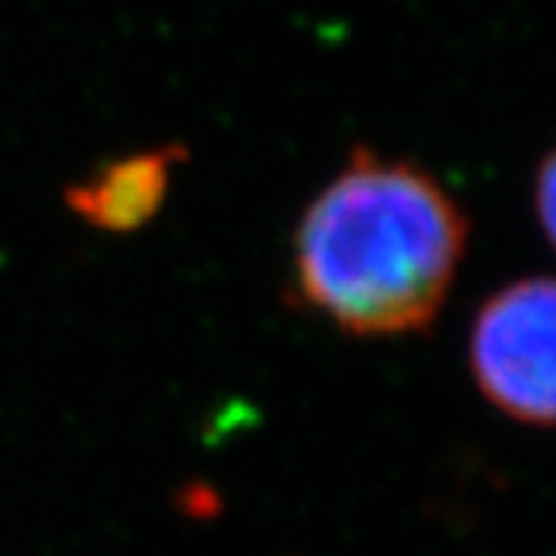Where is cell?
<instances>
[{
	"mask_svg": "<svg viewBox=\"0 0 556 556\" xmlns=\"http://www.w3.org/2000/svg\"><path fill=\"white\" fill-rule=\"evenodd\" d=\"M535 207H538V219H541V232L544 239H554V211H556V177H554V159L541 161V170H538L535 179Z\"/></svg>",
	"mask_w": 556,
	"mask_h": 556,
	"instance_id": "4",
	"label": "cell"
},
{
	"mask_svg": "<svg viewBox=\"0 0 556 556\" xmlns=\"http://www.w3.org/2000/svg\"><path fill=\"white\" fill-rule=\"evenodd\" d=\"M467 241L470 219L430 170L356 146L300 214L294 291L343 334H415L442 313Z\"/></svg>",
	"mask_w": 556,
	"mask_h": 556,
	"instance_id": "1",
	"label": "cell"
},
{
	"mask_svg": "<svg viewBox=\"0 0 556 556\" xmlns=\"http://www.w3.org/2000/svg\"><path fill=\"white\" fill-rule=\"evenodd\" d=\"M479 393L526 427H551L556 408V288L532 276L479 306L467 343Z\"/></svg>",
	"mask_w": 556,
	"mask_h": 556,
	"instance_id": "2",
	"label": "cell"
},
{
	"mask_svg": "<svg viewBox=\"0 0 556 556\" xmlns=\"http://www.w3.org/2000/svg\"><path fill=\"white\" fill-rule=\"evenodd\" d=\"M186 159V149L164 146L127 159L102 164L90 177L65 189L68 211L102 232H134L161 211L167 199L174 167Z\"/></svg>",
	"mask_w": 556,
	"mask_h": 556,
	"instance_id": "3",
	"label": "cell"
}]
</instances>
